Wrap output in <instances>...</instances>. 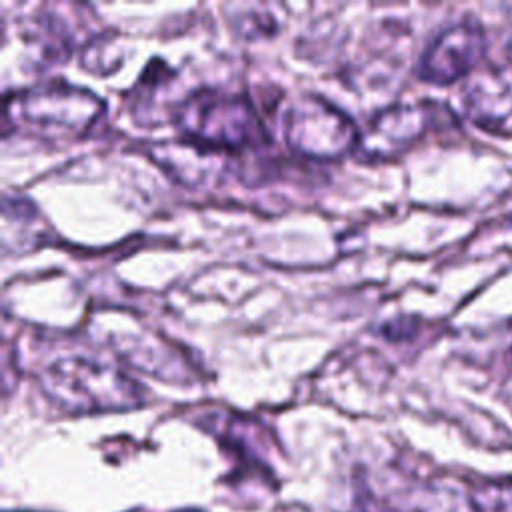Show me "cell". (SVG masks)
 Listing matches in <instances>:
<instances>
[{
    "label": "cell",
    "mask_w": 512,
    "mask_h": 512,
    "mask_svg": "<svg viewBox=\"0 0 512 512\" xmlns=\"http://www.w3.org/2000/svg\"><path fill=\"white\" fill-rule=\"evenodd\" d=\"M484 54V32L474 20H460L442 30L422 52L416 72L422 80L450 84L466 76Z\"/></svg>",
    "instance_id": "5"
},
{
    "label": "cell",
    "mask_w": 512,
    "mask_h": 512,
    "mask_svg": "<svg viewBox=\"0 0 512 512\" xmlns=\"http://www.w3.org/2000/svg\"><path fill=\"white\" fill-rule=\"evenodd\" d=\"M470 116L484 126L500 124L512 116V66H498L476 76L466 88Z\"/></svg>",
    "instance_id": "7"
},
{
    "label": "cell",
    "mask_w": 512,
    "mask_h": 512,
    "mask_svg": "<svg viewBox=\"0 0 512 512\" xmlns=\"http://www.w3.org/2000/svg\"><path fill=\"white\" fill-rule=\"evenodd\" d=\"M430 110L420 104H394L360 130L356 152L364 160H388L404 152L426 130Z\"/></svg>",
    "instance_id": "6"
},
{
    "label": "cell",
    "mask_w": 512,
    "mask_h": 512,
    "mask_svg": "<svg viewBox=\"0 0 512 512\" xmlns=\"http://www.w3.org/2000/svg\"><path fill=\"white\" fill-rule=\"evenodd\" d=\"M180 132L208 150H242L268 142V134L246 96L198 90L184 98L174 114Z\"/></svg>",
    "instance_id": "2"
},
{
    "label": "cell",
    "mask_w": 512,
    "mask_h": 512,
    "mask_svg": "<svg viewBox=\"0 0 512 512\" xmlns=\"http://www.w3.org/2000/svg\"><path fill=\"white\" fill-rule=\"evenodd\" d=\"M102 112V102L86 88L48 82L4 100V118L46 140H74L88 132Z\"/></svg>",
    "instance_id": "3"
},
{
    "label": "cell",
    "mask_w": 512,
    "mask_h": 512,
    "mask_svg": "<svg viewBox=\"0 0 512 512\" xmlns=\"http://www.w3.org/2000/svg\"><path fill=\"white\" fill-rule=\"evenodd\" d=\"M478 512H512V480L472 492Z\"/></svg>",
    "instance_id": "9"
},
{
    "label": "cell",
    "mask_w": 512,
    "mask_h": 512,
    "mask_svg": "<svg viewBox=\"0 0 512 512\" xmlns=\"http://www.w3.org/2000/svg\"><path fill=\"white\" fill-rule=\"evenodd\" d=\"M50 402L68 414L116 412L142 404V390L126 374L88 358H60L40 380Z\"/></svg>",
    "instance_id": "1"
},
{
    "label": "cell",
    "mask_w": 512,
    "mask_h": 512,
    "mask_svg": "<svg viewBox=\"0 0 512 512\" xmlns=\"http://www.w3.org/2000/svg\"><path fill=\"white\" fill-rule=\"evenodd\" d=\"M360 130L340 108L322 96L294 98L284 112L286 144L312 160H336L356 150Z\"/></svg>",
    "instance_id": "4"
},
{
    "label": "cell",
    "mask_w": 512,
    "mask_h": 512,
    "mask_svg": "<svg viewBox=\"0 0 512 512\" xmlns=\"http://www.w3.org/2000/svg\"><path fill=\"white\" fill-rule=\"evenodd\" d=\"M386 512H478L472 494L452 486H420L378 498Z\"/></svg>",
    "instance_id": "8"
}]
</instances>
